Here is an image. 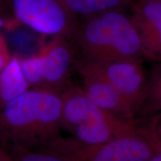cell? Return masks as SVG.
Here are the masks:
<instances>
[{"instance_id":"cell-1","label":"cell","mask_w":161,"mask_h":161,"mask_svg":"<svg viewBox=\"0 0 161 161\" xmlns=\"http://www.w3.org/2000/svg\"><path fill=\"white\" fill-rule=\"evenodd\" d=\"M60 93L31 88L0 111V139L11 146L40 150L60 136Z\"/></svg>"},{"instance_id":"cell-2","label":"cell","mask_w":161,"mask_h":161,"mask_svg":"<svg viewBox=\"0 0 161 161\" xmlns=\"http://www.w3.org/2000/svg\"><path fill=\"white\" fill-rule=\"evenodd\" d=\"M79 59L90 62L143 60L140 36L127 10L79 19L71 38Z\"/></svg>"},{"instance_id":"cell-3","label":"cell","mask_w":161,"mask_h":161,"mask_svg":"<svg viewBox=\"0 0 161 161\" xmlns=\"http://www.w3.org/2000/svg\"><path fill=\"white\" fill-rule=\"evenodd\" d=\"M61 128L86 144H99L135 132L140 120H127L98 108L81 86L69 84L60 92Z\"/></svg>"},{"instance_id":"cell-4","label":"cell","mask_w":161,"mask_h":161,"mask_svg":"<svg viewBox=\"0 0 161 161\" xmlns=\"http://www.w3.org/2000/svg\"><path fill=\"white\" fill-rule=\"evenodd\" d=\"M40 150L58 153L72 161H148L161 150V142L148 120L135 132L103 143L86 144L60 136Z\"/></svg>"},{"instance_id":"cell-5","label":"cell","mask_w":161,"mask_h":161,"mask_svg":"<svg viewBox=\"0 0 161 161\" xmlns=\"http://www.w3.org/2000/svg\"><path fill=\"white\" fill-rule=\"evenodd\" d=\"M12 17L34 31L48 37L71 40L78 18L65 0H9Z\"/></svg>"},{"instance_id":"cell-6","label":"cell","mask_w":161,"mask_h":161,"mask_svg":"<svg viewBox=\"0 0 161 161\" xmlns=\"http://www.w3.org/2000/svg\"><path fill=\"white\" fill-rule=\"evenodd\" d=\"M40 58L43 88L60 93L69 85L72 71L76 67L78 53L71 40L53 37L37 52Z\"/></svg>"},{"instance_id":"cell-7","label":"cell","mask_w":161,"mask_h":161,"mask_svg":"<svg viewBox=\"0 0 161 161\" xmlns=\"http://www.w3.org/2000/svg\"><path fill=\"white\" fill-rule=\"evenodd\" d=\"M75 69L82 80L81 88L98 108L127 120H135V113L130 104L107 80L92 62L78 58Z\"/></svg>"},{"instance_id":"cell-8","label":"cell","mask_w":161,"mask_h":161,"mask_svg":"<svg viewBox=\"0 0 161 161\" xmlns=\"http://www.w3.org/2000/svg\"><path fill=\"white\" fill-rule=\"evenodd\" d=\"M142 61L128 59L92 62L130 104L135 113V117L148 84V76L142 66Z\"/></svg>"},{"instance_id":"cell-9","label":"cell","mask_w":161,"mask_h":161,"mask_svg":"<svg viewBox=\"0 0 161 161\" xmlns=\"http://www.w3.org/2000/svg\"><path fill=\"white\" fill-rule=\"evenodd\" d=\"M130 11L144 58L161 62V0H133Z\"/></svg>"},{"instance_id":"cell-10","label":"cell","mask_w":161,"mask_h":161,"mask_svg":"<svg viewBox=\"0 0 161 161\" xmlns=\"http://www.w3.org/2000/svg\"><path fill=\"white\" fill-rule=\"evenodd\" d=\"M29 88L22 71L19 56L12 55L9 63L0 72V111Z\"/></svg>"},{"instance_id":"cell-11","label":"cell","mask_w":161,"mask_h":161,"mask_svg":"<svg viewBox=\"0 0 161 161\" xmlns=\"http://www.w3.org/2000/svg\"><path fill=\"white\" fill-rule=\"evenodd\" d=\"M161 114V62L152 68L148 75V84L146 93L135 119H147Z\"/></svg>"},{"instance_id":"cell-12","label":"cell","mask_w":161,"mask_h":161,"mask_svg":"<svg viewBox=\"0 0 161 161\" xmlns=\"http://www.w3.org/2000/svg\"><path fill=\"white\" fill-rule=\"evenodd\" d=\"M70 11L78 19L110 11L130 9L133 0H65Z\"/></svg>"},{"instance_id":"cell-13","label":"cell","mask_w":161,"mask_h":161,"mask_svg":"<svg viewBox=\"0 0 161 161\" xmlns=\"http://www.w3.org/2000/svg\"><path fill=\"white\" fill-rule=\"evenodd\" d=\"M10 152L16 161H72L58 153L47 150H30L11 146Z\"/></svg>"},{"instance_id":"cell-14","label":"cell","mask_w":161,"mask_h":161,"mask_svg":"<svg viewBox=\"0 0 161 161\" xmlns=\"http://www.w3.org/2000/svg\"><path fill=\"white\" fill-rule=\"evenodd\" d=\"M20 65L26 81L30 87L36 89L43 88L40 58L38 53L27 57H20Z\"/></svg>"},{"instance_id":"cell-15","label":"cell","mask_w":161,"mask_h":161,"mask_svg":"<svg viewBox=\"0 0 161 161\" xmlns=\"http://www.w3.org/2000/svg\"><path fill=\"white\" fill-rule=\"evenodd\" d=\"M11 57L12 55L10 53L5 37L0 32V72L5 69L7 64L9 63Z\"/></svg>"},{"instance_id":"cell-16","label":"cell","mask_w":161,"mask_h":161,"mask_svg":"<svg viewBox=\"0 0 161 161\" xmlns=\"http://www.w3.org/2000/svg\"><path fill=\"white\" fill-rule=\"evenodd\" d=\"M147 119L149 121L157 137L161 142V114L156 116H154V117Z\"/></svg>"},{"instance_id":"cell-17","label":"cell","mask_w":161,"mask_h":161,"mask_svg":"<svg viewBox=\"0 0 161 161\" xmlns=\"http://www.w3.org/2000/svg\"><path fill=\"white\" fill-rule=\"evenodd\" d=\"M0 161H16L10 150L6 149L5 145L0 139Z\"/></svg>"},{"instance_id":"cell-18","label":"cell","mask_w":161,"mask_h":161,"mask_svg":"<svg viewBox=\"0 0 161 161\" xmlns=\"http://www.w3.org/2000/svg\"><path fill=\"white\" fill-rule=\"evenodd\" d=\"M0 15L5 18L12 17L9 0H0Z\"/></svg>"},{"instance_id":"cell-19","label":"cell","mask_w":161,"mask_h":161,"mask_svg":"<svg viewBox=\"0 0 161 161\" xmlns=\"http://www.w3.org/2000/svg\"><path fill=\"white\" fill-rule=\"evenodd\" d=\"M148 161H161V150L155 153Z\"/></svg>"},{"instance_id":"cell-20","label":"cell","mask_w":161,"mask_h":161,"mask_svg":"<svg viewBox=\"0 0 161 161\" xmlns=\"http://www.w3.org/2000/svg\"><path fill=\"white\" fill-rule=\"evenodd\" d=\"M5 22H6V18L0 15V30H1L2 28L5 26Z\"/></svg>"}]
</instances>
